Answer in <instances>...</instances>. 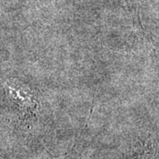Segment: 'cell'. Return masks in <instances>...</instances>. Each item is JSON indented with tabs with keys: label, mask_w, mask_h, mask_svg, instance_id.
Wrapping results in <instances>:
<instances>
[{
	"label": "cell",
	"mask_w": 159,
	"mask_h": 159,
	"mask_svg": "<svg viewBox=\"0 0 159 159\" xmlns=\"http://www.w3.org/2000/svg\"><path fill=\"white\" fill-rule=\"evenodd\" d=\"M12 99L20 105L23 111L32 113L36 109V100L34 94L22 84L14 85L12 84L9 87Z\"/></svg>",
	"instance_id": "1"
}]
</instances>
